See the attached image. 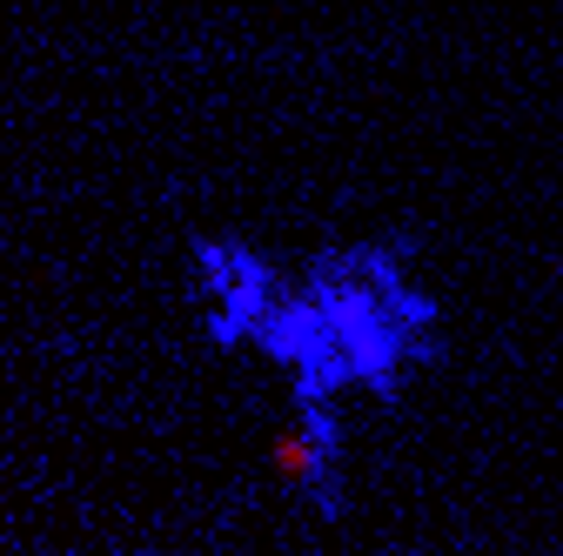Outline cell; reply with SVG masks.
I'll list each match as a JSON object with an SVG mask.
<instances>
[{
  "mask_svg": "<svg viewBox=\"0 0 563 556\" xmlns=\"http://www.w3.org/2000/svg\"><path fill=\"white\" fill-rule=\"evenodd\" d=\"M275 469L289 482L302 516L342 523L349 516V469H356L349 409H289V430L275 443Z\"/></svg>",
  "mask_w": 563,
  "mask_h": 556,
  "instance_id": "obj_3",
  "label": "cell"
},
{
  "mask_svg": "<svg viewBox=\"0 0 563 556\" xmlns=\"http://www.w3.org/2000/svg\"><path fill=\"white\" fill-rule=\"evenodd\" d=\"M443 356L450 302L409 229L322 242L289 262V282L249 342V363L282 382L289 409H389Z\"/></svg>",
  "mask_w": 563,
  "mask_h": 556,
  "instance_id": "obj_1",
  "label": "cell"
},
{
  "mask_svg": "<svg viewBox=\"0 0 563 556\" xmlns=\"http://www.w3.org/2000/svg\"><path fill=\"white\" fill-rule=\"evenodd\" d=\"M289 262L262 248L242 229H195L181 255V296H188V329L216 356H249L262 315L275 309Z\"/></svg>",
  "mask_w": 563,
  "mask_h": 556,
  "instance_id": "obj_2",
  "label": "cell"
}]
</instances>
